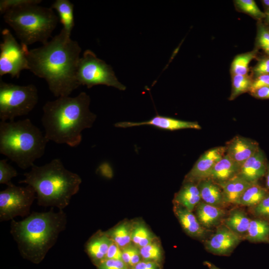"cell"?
Masks as SVG:
<instances>
[{"label": "cell", "instance_id": "6da1fadb", "mask_svg": "<svg viewBox=\"0 0 269 269\" xmlns=\"http://www.w3.org/2000/svg\"><path fill=\"white\" fill-rule=\"evenodd\" d=\"M62 28L50 41L28 50L29 70L44 79L56 97L69 96L80 85L76 78L81 48Z\"/></svg>", "mask_w": 269, "mask_h": 269}, {"label": "cell", "instance_id": "7a4b0ae2", "mask_svg": "<svg viewBox=\"0 0 269 269\" xmlns=\"http://www.w3.org/2000/svg\"><path fill=\"white\" fill-rule=\"evenodd\" d=\"M90 97L84 92L76 97H60L42 108L41 123L48 141L74 147L82 139V132L91 128L96 115L89 109Z\"/></svg>", "mask_w": 269, "mask_h": 269}, {"label": "cell", "instance_id": "3957f363", "mask_svg": "<svg viewBox=\"0 0 269 269\" xmlns=\"http://www.w3.org/2000/svg\"><path fill=\"white\" fill-rule=\"evenodd\" d=\"M67 222L63 210L54 212L51 208L46 212H33L22 221L11 220L10 233L22 258L38 264L66 229Z\"/></svg>", "mask_w": 269, "mask_h": 269}, {"label": "cell", "instance_id": "277c9868", "mask_svg": "<svg viewBox=\"0 0 269 269\" xmlns=\"http://www.w3.org/2000/svg\"><path fill=\"white\" fill-rule=\"evenodd\" d=\"M19 183L31 186L35 190L37 204L63 210L73 196L79 190L80 176L67 169L59 158H55L41 166L34 164L23 174Z\"/></svg>", "mask_w": 269, "mask_h": 269}, {"label": "cell", "instance_id": "5b68a950", "mask_svg": "<svg viewBox=\"0 0 269 269\" xmlns=\"http://www.w3.org/2000/svg\"><path fill=\"white\" fill-rule=\"evenodd\" d=\"M48 141L29 119L0 122V153L21 169L31 167L44 155Z\"/></svg>", "mask_w": 269, "mask_h": 269}, {"label": "cell", "instance_id": "8992f818", "mask_svg": "<svg viewBox=\"0 0 269 269\" xmlns=\"http://www.w3.org/2000/svg\"><path fill=\"white\" fill-rule=\"evenodd\" d=\"M41 1L31 0L3 14L5 22L13 29L20 43L27 46L37 42L47 43L59 21L51 7L39 5Z\"/></svg>", "mask_w": 269, "mask_h": 269}, {"label": "cell", "instance_id": "52a82bcc", "mask_svg": "<svg viewBox=\"0 0 269 269\" xmlns=\"http://www.w3.org/2000/svg\"><path fill=\"white\" fill-rule=\"evenodd\" d=\"M38 101V90L33 84L18 85L0 80V119L12 121L28 115Z\"/></svg>", "mask_w": 269, "mask_h": 269}, {"label": "cell", "instance_id": "ba28073f", "mask_svg": "<svg viewBox=\"0 0 269 269\" xmlns=\"http://www.w3.org/2000/svg\"><path fill=\"white\" fill-rule=\"evenodd\" d=\"M76 78L80 85L86 86L88 88L104 85L120 90L126 89L118 81L112 67L89 49L86 50L79 59Z\"/></svg>", "mask_w": 269, "mask_h": 269}, {"label": "cell", "instance_id": "9c48e42d", "mask_svg": "<svg viewBox=\"0 0 269 269\" xmlns=\"http://www.w3.org/2000/svg\"><path fill=\"white\" fill-rule=\"evenodd\" d=\"M36 193L30 185L18 186L13 183L0 192V221L12 220L17 216L27 217Z\"/></svg>", "mask_w": 269, "mask_h": 269}, {"label": "cell", "instance_id": "30bf717a", "mask_svg": "<svg viewBox=\"0 0 269 269\" xmlns=\"http://www.w3.org/2000/svg\"><path fill=\"white\" fill-rule=\"evenodd\" d=\"M0 44V76L8 74L11 78H18L20 72L28 70L27 59V46L18 43L7 28L1 31Z\"/></svg>", "mask_w": 269, "mask_h": 269}, {"label": "cell", "instance_id": "8fae6325", "mask_svg": "<svg viewBox=\"0 0 269 269\" xmlns=\"http://www.w3.org/2000/svg\"><path fill=\"white\" fill-rule=\"evenodd\" d=\"M241 241L240 236L225 225L218 228L216 233L206 241V249L213 254L228 256Z\"/></svg>", "mask_w": 269, "mask_h": 269}, {"label": "cell", "instance_id": "7c38bea8", "mask_svg": "<svg viewBox=\"0 0 269 269\" xmlns=\"http://www.w3.org/2000/svg\"><path fill=\"white\" fill-rule=\"evenodd\" d=\"M225 154V146L214 147L205 152L186 175V182L194 183L209 178L214 166Z\"/></svg>", "mask_w": 269, "mask_h": 269}, {"label": "cell", "instance_id": "4fadbf2b", "mask_svg": "<svg viewBox=\"0 0 269 269\" xmlns=\"http://www.w3.org/2000/svg\"><path fill=\"white\" fill-rule=\"evenodd\" d=\"M143 125L151 126L168 131H175L185 129L196 130L201 129L200 125L196 122L185 121L158 115L148 121L141 122H119L115 124V126L118 128H126Z\"/></svg>", "mask_w": 269, "mask_h": 269}, {"label": "cell", "instance_id": "5bb4252c", "mask_svg": "<svg viewBox=\"0 0 269 269\" xmlns=\"http://www.w3.org/2000/svg\"><path fill=\"white\" fill-rule=\"evenodd\" d=\"M225 147V154L239 167L260 148L257 141L239 135L228 141Z\"/></svg>", "mask_w": 269, "mask_h": 269}, {"label": "cell", "instance_id": "9a60e30c", "mask_svg": "<svg viewBox=\"0 0 269 269\" xmlns=\"http://www.w3.org/2000/svg\"><path fill=\"white\" fill-rule=\"evenodd\" d=\"M267 164L266 155L260 148L241 166L237 175L250 183H257L266 175Z\"/></svg>", "mask_w": 269, "mask_h": 269}, {"label": "cell", "instance_id": "2e32d148", "mask_svg": "<svg viewBox=\"0 0 269 269\" xmlns=\"http://www.w3.org/2000/svg\"><path fill=\"white\" fill-rule=\"evenodd\" d=\"M113 242L106 232L99 231L86 242L85 251L97 266L106 260L108 250Z\"/></svg>", "mask_w": 269, "mask_h": 269}, {"label": "cell", "instance_id": "e0dca14e", "mask_svg": "<svg viewBox=\"0 0 269 269\" xmlns=\"http://www.w3.org/2000/svg\"><path fill=\"white\" fill-rule=\"evenodd\" d=\"M174 210L182 228L187 234L198 238L204 235L205 229L192 211L178 204L174 207Z\"/></svg>", "mask_w": 269, "mask_h": 269}, {"label": "cell", "instance_id": "ac0fdd59", "mask_svg": "<svg viewBox=\"0 0 269 269\" xmlns=\"http://www.w3.org/2000/svg\"><path fill=\"white\" fill-rule=\"evenodd\" d=\"M217 184L222 189L224 203L235 204L245 190L253 184L238 175Z\"/></svg>", "mask_w": 269, "mask_h": 269}, {"label": "cell", "instance_id": "d6986e66", "mask_svg": "<svg viewBox=\"0 0 269 269\" xmlns=\"http://www.w3.org/2000/svg\"><path fill=\"white\" fill-rule=\"evenodd\" d=\"M196 217L202 226L210 228L219 223L225 215L221 208L200 202L196 206Z\"/></svg>", "mask_w": 269, "mask_h": 269}, {"label": "cell", "instance_id": "ffe728a7", "mask_svg": "<svg viewBox=\"0 0 269 269\" xmlns=\"http://www.w3.org/2000/svg\"><path fill=\"white\" fill-rule=\"evenodd\" d=\"M198 187L203 202L219 208L225 204L221 187L211 178L200 181Z\"/></svg>", "mask_w": 269, "mask_h": 269}, {"label": "cell", "instance_id": "44dd1931", "mask_svg": "<svg viewBox=\"0 0 269 269\" xmlns=\"http://www.w3.org/2000/svg\"><path fill=\"white\" fill-rule=\"evenodd\" d=\"M239 166L226 154L217 163L209 178L217 183L224 182L237 175Z\"/></svg>", "mask_w": 269, "mask_h": 269}, {"label": "cell", "instance_id": "7402d4cb", "mask_svg": "<svg viewBox=\"0 0 269 269\" xmlns=\"http://www.w3.org/2000/svg\"><path fill=\"white\" fill-rule=\"evenodd\" d=\"M201 198L198 187L194 182H186L175 196L177 204L192 211L200 202Z\"/></svg>", "mask_w": 269, "mask_h": 269}, {"label": "cell", "instance_id": "603a6c76", "mask_svg": "<svg viewBox=\"0 0 269 269\" xmlns=\"http://www.w3.org/2000/svg\"><path fill=\"white\" fill-rule=\"evenodd\" d=\"M74 4L68 0H56L50 7L58 13L60 22L63 25V29L69 34L74 27Z\"/></svg>", "mask_w": 269, "mask_h": 269}, {"label": "cell", "instance_id": "cb8c5ba5", "mask_svg": "<svg viewBox=\"0 0 269 269\" xmlns=\"http://www.w3.org/2000/svg\"><path fill=\"white\" fill-rule=\"evenodd\" d=\"M251 220L246 213L240 209H235L230 212L225 219V226L238 234L247 233Z\"/></svg>", "mask_w": 269, "mask_h": 269}, {"label": "cell", "instance_id": "d4e9b609", "mask_svg": "<svg viewBox=\"0 0 269 269\" xmlns=\"http://www.w3.org/2000/svg\"><path fill=\"white\" fill-rule=\"evenodd\" d=\"M246 239L252 242H269V223L265 220L250 221Z\"/></svg>", "mask_w": 269, "mask_h": 269}, {"label": "cell", "instance_id": "484cf974", "mask_svg": "<svg viewBox=\"0 0 269 269\" xmlns=\"http://www.w3.org/2000/svg\"><path fill=\"white\" fill-rule=\"evenodd\" d=\"M259 50H253L237 55L230 66V74L232 75H248L250 71L249 64L254 59L258 58Z\"/></svg>", "mask_w": 269, "mask_h": 269}, {"label": "cell", "instance_id": "4316f807", "mask_svg": "<svg viewBox=\"0 0 269 269\" xmlns=\"http://www.w3.org/2000/svg\"><path fill=\"white\" fill-rule=\"evenodd\" d=\"M267 189L257 183L252 184L244 192L236 204L255 206L258 204L268 194Z\"/></svg>", "mask_w": 269, "mask_h": 269}, {"label": "cell", "instance_id": "83f0119b", "mask_svg": "<svg viewBox=\"0 0 269 269\" xmlns=\"http://www.w3.org/2000/svg\"><path fill=\"white\" fill-rule=\"evenodd\" d=\"M231 78L232 89L230 100H233L241 94L250 91L253 80L250 74L232 75Z\"/></svg>", "mask_w": 269, "mask_h": 269}, {"label": "cell", "instance_id": "f1b7e54d", "mask_svg": "<svg viewBox=\"0 0 269 269\" xmlns=\"http://www.w3.org/2000/svg\"><path fill=\"white\" fill-rule=\"evenodd\" d=\"M132 231L126 224H121L106 232L111 239L121 249L129 245Z\"/></svg>", "mask_w": 269, "mask_h": 269}, {"label": "cell", "instance_id": "f546056e", "mask_svg": "<svg viewBox=\"0 0 269 269\" xmlns=\"http://www.w3.org/2000/svg\"><path fill=\"white\" fill-rule=\"evenodd\" d=\"M234 3L237 11L249 15L257 21H263L265 17L264 12L259 8L254 0H235Z\"/></svg>", "mask_w": 269, "mask_h": 269}, {"label": "cell", "instance_id": "4dcf8cb0", "mask_svg": "<svg viewBox=\"0 0 269 269\" xmlns=\"http://www.w3.org/2000/svg\"><path fill=\"white\" fill-rule=\"evenodd\" d=\"M255 49L263 50L267 55H269V27L263 21L257 22V34L255 42Z\"/></svg>", "mask_w": 269, "mask_h": 269}, {"label": "cell", "instance_id": "1f68e13d", "mask_svg": "<svg viewBox=\"0 0 269 269\" xmlns=\"http://www.w3.org/2000/svg\"><path fill=\"white\" fill-rule=\"evenodd\" d=\"M131 240L140 248L153 242V236L145 226L137 225L132 230Z\"/></svg>", "mask_w": 269, "mask_h": 269}, {"label": "cell", "instance_id": "d6a6232c", "mask_svg": "<svg viewBox=\"0 0 269 269\" xmlns=\"http://www.w3.org/2000/svg\"><path fill=\"white\" fill-rule=\"evenodd\" d=\"M122 260L129 267H132L140 262L142 259L139 248L136 246L129 245L122 249Z\"/></svg>", "mask_w": 269, "mask_h": 269}, {"label": "cell", "instance_id": "836d02e7", "mask_svg": "<svg viewBox=\"0 0 269 269\" xmlns=\"http://www.w3.org/2000/svg\"><path fill=\"white\" fill-rule=\"evenodd\" d=\"M141 258L144 261L158 263L161 258V251L159 245L152 242L139 248Z\"/></svg>", "mask_w": 269, "mask_h": 269}, {"label": "cell", "instance_id": "e575fe53", "mask_svg": "<svg viewBox=\"0 0 269 269\" xmlns=\"http://www.w3.org/2000/svg\"><path fill=\"white\" fill-rule=\"evenodd\" d=\"M6 159L0 160V183L4 184L7 186L12 183L11 180L18 175L16 170L9 165Z\"/></svg>", "mask_w": 269, "mask_h": 269}, {"label": "cell", "instance_id": "d590c367", "mask_svg": "<svg viewBox=\"0 0 269 269\" xmlns=\"http://www.w3.org/2000/svg\"><path fill=\"white\" fill-rule=\"evenodd\" d=\"M250 69V75L253 79L261 75L269 74V56L266 55L259 58L258 57L257 63Z\"/></svg>", "mask_w": 269, "mask_h": 269}, {"label": "cell", "instance_id": "8d00e7d4", "mask_svg": "<svg viewBox=\"0 0 269 269\" xmlns=\"http://www.w3.org/2000/svg\"><path fill=\"white\" fill-rule=\"evenodd\" d=\"M253 212L257 217L269 218V193L258 204L254 206Z\"/></svg>", "mask_w": 269, "mask_h": 269}, {"label": "cell", "instance_id": "74e56055", "mask_svg": "<svg viewBox=\"0 0 269 269\" xmlns=\"http://www.w3.org/2000/svg\"><path fill=\"white\" fill-rule=\"evenodd\" d=\"M98 269H130L122 260L106 259L97 266Z\"/></svg>", "mask_w": 269, "mask_h": 269}, {"label": "cell", "instance_id": "f35d334b", "mask_svg": "<svg viewBox=\"0 0 269 269\" xmlns=\"http://www.w3.org/2000/svg\"><path fill=\"white\" fill-rule=\"evenodd\" d=\"M106 259L122 260V249L114 242H113L109 248Z\"/></svg>", "mask_w": 269, "mask_h": 269}, {"label": "cell", "instance_id": "ab89813d", "mask_svg": "<svg viewBox=\"0 0 269 269\" xmlns=\"http://www.w3.org/2000/svg\"><path fill=\"white\" fill-rule=\"evenodd\" d=\"M264 87H269V74L261 75L253 79L249 92Z\"/></svg>", "mask_w": 269, "mask_h": 269}, {"label": "cell", "instance_id": "60d3db41", "mask_svg": "<svg viewBox=\"0 0 269 269\" xmlns=\"http://www.w3.org/2000/svg\"><path fill=\"white\" fill-rule=\"evenodd\" d=\"M131 269H160V266L157 262L143 260L131 267Z\"/></svg>", "mask_w": 269, "mask_h": 269}, {"label": "cell", "instance_id": "b9f144b4", "mask_svg": "<svg viewBox=\"0 0 269 269\" xmlns=\"http://www.w3.org/2000/svg\"><path fill=\"white\" fill-rule=\"evenodd\" d=\"M249 93L257 99H269V87H262Z\"/></svg>", "mask_w": 269, "mask_h": 269}, {"label": "cell", "instance_id": "7bdbcfd3", "mask_svg": "<svg viewBox=\"0 0 269 269\" xmlns=\"http://www.w3.org/2000/svg\"><path fill=\"white\" fill-rule=\"evenodd\" d=\"M265 17L263 20L264 23L269 27V8L264 10Z\"/></svg>", "mask_w": 269, "mask_h": 269}, {"label": "cell", "instance_id": "ee69618b", "mask_svg": "<svg viewBox=\"0 0 269 269\" xmlns=\"http://www.w3.org/2000/svg\"><path fill=\"white\" fill-rule=\"evenodd\" d=\"M203 264L207 267L209 269H221L216 266L213 263L207 261L204 262Z\"/></svg>", "mask_w": 269, "mask_h": 269}, {"label": "cell", "instance_id": "f6af8a7d", "mask_svg": "<svg viewBox=\"0 0 269 269\" xmlns=\"http://www.w3.org/2000/svg\"><path fill=\"white\" fill-rule=\"evenodd\" d=\"M266 175V184L268 188H269V164H267Z\"/></svg>", "mask_w": 269, "mask_h": 269}, {"label": "cell", "instance_id": "bcb514c9", "mask_svg": "<svg viewBox=\"0 0 269 269\" xmlns=\"http://www.w3.org/2000/svg\"><path fill=\"white\" fill-rule=\"evenodd\" d=\"M265 10L269 8V0H262L261 1Z\"/></svg>", "mask_w": 269, "mask_h": 269}, {"label": "cell", "instance_id": "7dc6e473", "mask_svg": "<svg viewBox=\"0 0 269 269\" xmlns=\"http://www.w3.org/2000/svg\"><path fill=\"white\" fill-rule=\"evenodd\" d=\"M268 56H269V55H268Z\"/></svg>", "mask_w": 269, "mask_h": 269}]
</instances>
